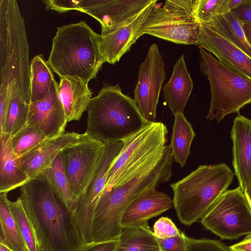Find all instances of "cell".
Listing matches in <instances>:
<instances>
[{"mask_svg": "<svg viewBox=\"0 0 251 251\" xmlns=\"http://www.w3.org/2000/svg\"><path fill=\"white\" fill-rule=\"evenodd\" d=\"M173 160L171 149L166 145L139 169L102 194L93 219V242L118 240L123 228L122 219L127 206L147 189L169 181Z\"/></svg>", "mask_w": 251, "mask_h": 251, "instance_id": "6da1fadb", "label": "cell"}, {"mask_svg": "<svg viewBox=\"0 0 251 251\" xmlns=\"http://www.w3.org/2000/svg\"><path fill=\"white\" fill-rule=\"evenodd\" d=\"M20 192L40 251H76L84 244L75 214L45 179L37 176L30 179Z\"/></svg>", "mask_w": 251, "mask_h": 251, "instance_id": "7a4b0ae2", "label": "cell"}, {"mask_svg": "<svg viewBox=\"0 0 251 251\" xmlns=\"http://www.w3.org/2000/svg\"><path fill=\"white\" fill-rule=\"evenodd\" d=\"M47 62L60 78L78 76L89 82L106 62L100 34L83 21L58 27Z\"/></svg>", "mask_w": 251, "mask_h": 251, "instance_id": "3957f363", "label": "cell"}, {"mask_svg": "<svg viewBox=\"0 0 251 251\" xmlns=\"http://www.w3.org/2000/svg\"><path fill=\"white\" fill-rule=\"evenodd\" d=\"M29 45L17 1L0 0V89L30 103Z\"/></svg>", "mask_w": 251, "mask_h": 251, "instance_id": "277c9868", "label": "cell"}, {"mask_svg": "<svg viewBox=\"0 0 251 251\" xmlns=\"http://www.w3.org/2000/svg\"><path fill=\"white\" fill-rule=\"evenodd\" d=\"M87 112L85 133L103 143L123 141L148 124L134 99L123 94L119 84L103 87L91 99Z\"/></svg>", "mask_w": 251, "mask_h": 251, "instance_id": "5b68a950", "label": "cell"}, {"mask_svg": "<svg viewBox=\"0 0 251 251\" xmlns=\"http://www.w3.org/2000/svg\"><path fill=\"white\" fill-rule=\"evenodd\" d=\"M234 174L226 164L200 165L170 184L174 206L180 222L190 226L203 217L226 191Z\"/></svg>", "mask_w": 251, "mask_h": 251, "instance_id": "8992f818", "label": "cell"}, {"mask_svg": "<svg viewBox=\"0 0 251 251\" xmlns=\"http://www.w3.org/2000/svg\"><path fill=\"white\" fill-rule=\"evenodd\" d=\"M201 71L209 81L211 100L206 119L222 121L251 103V79L229 68L199 47Z\"/></svg>", "mask_w": 251, "mask_h": 251, "instance_id": "52a82bcc", "label": "cell"}, {"mask_svg": "<svg viewBox=\"0 0 251 251\" xmlns=\"http://www.w3.org/2000/svg\"><path fill=\"white\" fill-rule=\"evenodd\" d=\"M157 2L152 7L139 37L149 34L177 44L196 45L201 24L194 16L193 0Z\"/></svg>", "mask_w": 251, "mask_h": 251, "instance_id": "ba28073f", "label": "cell"}, {"mask_svg": "<svg viewBox=\"0 0 251 251\" xmlns=\"http://www.w3.org/2000/svg\"><path fill=\"white\" fill-rule=\"evenodd\" d=\"M168 133L165 124L155 122L124 139L123 147L109 170L103 193L139 169L167 145Z\"/></svg>", "mask_w": 251, "mask_h": 251, "instance_id": "9c48e42d", "label": "cell"}, {"mask_svg": "<svg viewBox=\"0 0 251 251\" xmlns=\"http://www.w3.org/2000/svg\"><path fill=\"white\" fill-rule=\"evenodd\" d=\"M201 223L222 239L233 240L251 234V209L241 188L226 190Z\"/></svg>", "mask_w": 251, "mask_h": 251, "instance_id": "30bf717a", "label": "cell"}, {"mask_svg": "<svg viewBox=\"0 0 251 251\" xmlns=\"http://www.w3.org/2000/svg\"><path fill=\"white\" fill-rule=\"evenodd\" d=\"M80 141L61 151L65 172L71 190L79 199L84 193L103 151V142L85 133Z\"/></svg>", "mask_w": 251, "mask_h": 251, "instance_id": "8fae6325", "label": "cell"}, {"mask_svg": "<svg viewBox=\"0 0 251 251\" xmlns=\"http://www.w3.org/2000/svg\"><path fill=\"white\" fill-rule=\"evenodd\" d=\"M103 143L104 147L97 168L79 199L75 212L84 243L91 242L92 222L96 206L104 190L109 170L124 146L123 141Z\"/></svg>", "mask_w": 251, "mask_h": 251, "instance_id": "7c38bea8", "label": "cell"}, {"mask_svg": "<svg viewBox=\"0 0 251 251\" xmlns=\"http://www.w3.org/2000/svg\"><path fill=\"white\" fill-rule=\"evenodd\" d=\"M165 64L158 45L152 44L139 67L134 100L148 123L155 122L156 107L162 84L166 78Z\"/></svg>", "mask_w": 251, "mask_h": 251, "instance_id": "4fadbf2b", "label": "cell"}, {"mask_svg": "<svg viewBox=\"0 0 251 251\" xmlns=\"http://www.w3.org/2000/svg\"><path fill=\"white\" fill-rule=\"evenodd\" d=\"M152 0H82L78 11L97 20L101 27V35L124 24L148 5Z\"/></svg>", "mask_w": 251, "mask_h": 251, "instance_id": "5bb4252c", "label": "cell"}, {"mask_svg": "<svg viewBox=\"0 0 251 251\" xmlns=\"http://www.w3.org/2000/svg\"><path fill=\"white\" fill-rule=\"evenodd\" d=\"M54 79L44 99L30 103L27 125L41 130L50 139L65 133L67 124Z\"/></svg>", "mask_w": 251, "mask_h": 251, "instance_id": "9a60e30c", "label": "cell"}, {"mask_svg": "<svg viewBox=\"0 0 251 251\" xmlns=\"http://www.w3.org/2000/svg\"><path fill=\"white\" fill-rule=\"evenodd\" d=\"M158 1H152L138 13L114 30L101 35V50L106 62L114 64L129 51L139 38V35L152 7Z\"/></svg>", "mask_w": 251, "mask_h": 251, "instance_id": "2e32d148", "label": "cell"}, {"mask_svg": "<svg viewBox=\"0 0 251 251\" xmlns=\"http://www.w3.org/2000/svg\"><path fill=\"white\" fill-rule=\"evenodd\" d=\"M196 45L213 53L229 68L251 79V57L207 25L201 24Z\"/></svg>", "mask_w": 251, "mask_h": 251, "instance_id": "e0dca14e", "label": "cell"}, {"mask_svg": "<svg viewBox=\"0 0 251 251\" xmlns=\"http://www.w3.org/2000/svg\"><path fill=\"white\" fill-rule=\"evenodd\" d=\"M85 133L67 132L50 139L19 158L21 167L29 180L49 168L62 150L81 140Z\"/></svg>", "mask_w": 251, "mask_h": 251, "instance_id": "ac0fdd59", "label": "cell"}, {"mask_svg": "<svg viewBox=\"0 0 251 251\" xmlns=\"http://www.w3.org/2000/svg\"><path fill=\"white\" fill-rule=\"evenodd\" d=\"M151 187L138 195L126 208L121 221L123 227L142 225L174 206L173 200L165 193Z\"/></svg>", "mask_w": 251, "mask_h": 251, "instance_id": "d6986e66", "label": "cell"}, {"mask_svg": "<svg viewBox=\"0 0 251 251\" xmlns=\"http://www.w3.org/2000/svg\"><path fill=\"white\" fill-rule=\"evenodd\" d=\"M235 175L244 191L251 181V120L239 115L233 121L231 131Z\"/></svg>", "mask_w": 251, "mask_h": 251, "instance_id": "ffe728a7", "label": "cell"}, {"mask_svg": "<svg viewBox=\"0 0 251 251\" xmlns=\"http://www.w3.org/2000/svg\"><path fill=\"white\" fill-rule=\"evenodd\" d=\"M88 83L78 76L60 77L58 96L67 122L79 121L87 110L92 96Z\"/></svg>", "mask_w": 251, "mask_h": 251, "instance_id": "44dd1931", "label": "cell"}, {"mask_svg": "<svg viewBox=\"0 0 251 251\" xmlns=\"http://www.w3.org/2000/svg\"><path fill=\"white\" fill-rule=\"evenodd\" d=\"M193 88L183 55L176 61L169 80L163 87L164 101L174 115L183 113Z\"/></svg>", "mask_w": 251, "mask_h": 251, "instance_id": "7402d4cb", "label": "cell"}, {"mask_svg": "<svg viewBox=\"0 0 251 251\" xmlns=\"http://www.w3.org/2000/svg\"><path fill=\"white\" fill-rule=\"evenodd\" d=\"M0 192L7 193L27 183L29 179L14 153L10 138L0 135Z\"/></svg>", "mask_w": 251, "mask_h": 251, "instance_id": "603a6c76", "label": "cell"}, {"mask_svg": "<svg viewBox=\"0 0 251 251\" xmlns=\"http://www.w3.org/2000/svg\"><path fill=\"white\" fill-rule=\"evenodd\" d=\"M157 238L148 222L123 227L115 251H159Z\"/></svg>", "mask_w": 251, "mask_h": 251, "instance_id": "cb8c5ba5", "label": "cell"}, {"mask_svg": "<svg viewBox=\"0 0 251 251\" xmlns=\"http://www.w3.org/2000/svg\"><path fill=\"white\" fill-rule=\"evenodd\" d=\"M38 176L48 181L56 194L75 214L79 199L75 197L71 190L64 170L61 152L51 165Z\"/></svg>", "mask_w": 251, "mask_h": 251, "instance_id": "d4e9b609", "label": "cell"}, {"mask_svg": "<svg viewBox=\"0 0 251 251\" xmlns=\"http://www.w3.org/2000/svg\"><path fill=\"white\" fill-rule=\"evenodd\" d=\"M171 143L169 145L174 160L183 167L190 153L192 142L196 134L191 124L183 113L174 115Z\"/></svg>", "mask_w": 251, "mask_h": 251, "instance_id": "484cf974", "label": "cell"}, {"mask_svg": "<svg viewBox=\"0 0 251 251\" xmlns=\"http://www.w3.org/2000/svg\"><path fill=\"white\" fill-rule=\"evenodd\" d=\"M251 57V47L243 29V24L231 12L218 15L207 25Z\"/></svg>", "mask_w": 251, "mask_h": 251, "instance_id": "4316f807", "label": "cell"}, {"mask_svg": "<svg viewBox=\"0 0 251 251\" xmlns=\"http://www.w3.org/2000/svg\"><path fill=\"white\" fill-rule=\"evenodd\" d=\"M47 61L42 54L34 56L30 63V103L46 98L54 79Z\"/></svg>", "mask_w": 251, "mask_h": 251, "instance_id": "83f0119b", "label": "cell"}, {"mask_svg": "<svg viewBox=\"0 0 251 251\" xmlns=\"http://www.w3.org/2000/svg\"><path fill=\"white\" fill-rule=\"evenodd\" d=\"M7 193L0 195V243L9 248L12 251H27L8 205Z\"/></svg>", "mask_w": 251, "mask_h": 251, "instance_id": "f1b7e54d", "label": "cell"}, {"mask_svg": "<svg viewBox=\"0 0 251 251\" xmlns=\"http://www.w3.org/2000/svg\"><path fill=\"white\" fill-rule=\"evenodd\" d=\"M8 205L27 251H40L35 230L20 197L14 201L8 200Z\"/></svg>", "mask_w": 251, "mask_h": 251, "instance_id": "f546056e", "label": "cell"}, {"mask_svg": "<svg viewBox=\"0 0 251 251\" xmlns=\"http://www.w3.org/2000/svg\"><path fill=\"white\" fill-rule=\"evenodd\" d=\"M29 104L20 96L11 95L5 134L10 138L26 126Z\"/></svg>", "mask_w": 251, "mask_h": 251, "instance_id": "4dcf8cb0", "label": "cell"}, {"mask_svg": "<svg viewBox=\"0 0 251 251\" xmlns=\"http://www.w3.org/2000/svg\"><path fill=\"white\" fill-rule=\"evenodd\" d=\"M49 139L39 128L26 125L10 138L11 148L16 156L20 158Z\"/></svg>", "mask_w": 251, "mask_h": 251, "instance_id": "1f68e13d", "label": "cell"}, {"mask_svg": "<svg viewBox=\"0 0 251 251\" xmlns=\"http://www.w3.org/2000/svg\"><path fill=\"white\" fill-rule=\"evenodd\" d=\"M224 0H193V11L196 19L207 25L220 13Z\"/></svg>", "mask_w": 251, "mask_h": 251, "instance_id": "d6a6232c", "label": "cell"}, {"mask_svg": "<svg viewBox=\"0 0 251 251\" xmlns=\"http://www.w3.org/2000/svg\"><path fill=\"white\" fill-rule=\"evenodd\" d=\"M186 251H232L222 242L209 239H194L187 237Z\"/></svg>", "mask_w": 251, "mask_h": 251, "instance_id": "836d02e7", "label": "cell"}, {"mask_svg": "<svg viewBox=\"0 0 251 251\" xmlns=\"http://www.w3.org/2000/svg\"><path fill=\"white\" fill-rule=\"evenodd\" d=\"M153 232L158 239H165L179 235L181 231L172 220L168 217H162L153 225Z\"/></svg>", "mask_w": 251, "mask_h": 251, "instance_id": "e575fe53", "label": "cell"}, {"mask_svg": "<svg viewBox=\"0 0 251 251\" xmlns=\"http://www.w3.org/2000/svg\"><path fill=\"white\" fill-rule=\"evenodd\" d=\"M187 236L182 232L175 237L161 239L157 241L160 251H186L187 248Z\"/></svg>", "mask_w": 251, "mask_h": 251, "instance_id": "d590c367", "label": "cell"}, {"mask_svg": "<svg viewBox=\"0 0 251 251\" xmlns=\"http://www.w3.org/2000/svg\"><path fill=\"white\" fill-rule=\"evenodd\" d=\"M82 0H44L46 10H52L59 13L70 10L79 11Z\"/></svg>", "mask_w": 251, "mask_h": 251, "instance_id": "8d00e7d4", "label": "cell"}, {"mask_svg": "<svg viewBox=\"0 0 251 251\" xmlns=\"http://www.w3.org/2000/svg\"><path fill=\"white\" fill-rule=\"evenodd\" d=\"M118 240L83 244L76 251H115Z\"/></svg>", "mask_w": 251, "mask_h": 251, "instance_id": "74e56055", "label": "cell"}, {"mask_svg": "<svg viewBox=\"0 0 251 251\" xmlns=\"http://www.w3.org/2000/svg\"><path fill=\"white\" fill-rule=\"evenodd\" d=\"M231 12L243 25H251V0Z\"/></svg>", "mask_w": 251, "mask_h": 251, "instance_id": "f35d334b", "label": "cell"}, {"mask_svg": "<svg viewBox=\"0 0 251 251\" xmlns=\"http://www.w3.org/2000/svg\"><path fill=\"white\" fill-rule=\"evenodd\" d=\"M248 1V0H224L221 8L220 14L231 12L245 4Z\"/></svg>", "mask_w": 251, "mask_h": 251, "instance_id": "ab89813d", "label": "cell"}, {"mask_svg": "<svg viewBox=\"0 0 251 251\" xmlns=\"http://www.w3.org/2000/svg\"><path fill=\"white\" fill-rule=\"evenodd\" d=\"M232 251H251V234L241 241L229 246Z\"/></svg>", "mask_w": 251, "mask_h": 251, "instance_id": "60d3db41", "label": "cell"}, {"mask_svg": "<svg viewBox=\"0 0 251 251\" xmlns=\"http://www.w3.org/2000/svg\"><path fill=\"white\" fill-rule=\"evenodd\" d=\"M243 27L247 41L251 47V25L244 24Z\"/></svg>", "mask_w": 251, "mask_h": 251, "instance_id": "b9f144b4", "label": "cell"}, {"mask_svg": "<svg viewBox=\"0 0 251 251\" xmlns=\"http://www.w3.org/2000/svg\"><path fill=\"white\" fill-rule=\"evenodd\" d=\"M243 192L251 209V181Z\"/></svg>", "mask_w": 251, "mask_h": 251, "instance_id": "7bdbcfd3", "label": "cell"}, {"mask_svg": "<svg viewBox=\"0 0 251 251\" xmlns=\"http://www.w3.org/2000/svg\"><path fill=\"white\" fill-rule=\"evenodd\" d=\"M0 251H12L6 245L0 243Z\"/></svg>", "mask_w": 251, "mask_h": 251, "instance_id": "ee69618b", "label": "cell"}, {"mask_svg": "<svg viewBox=\"0 0 251 251\" xmlns=\"http://www.w3.org/2000/svg\"></svg>", "mask_w": 251, "mask_h": 251, "instance_id": "f6af8a7d", "label": "cell"}]
</instances>
